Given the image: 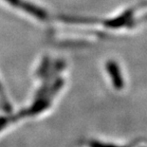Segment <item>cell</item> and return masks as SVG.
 Instances as JSON below:
<instances>
[{"label":"cell","instance_id":"1","mask_svg":"<svg viewBox=\"0 0 147 147\" xmlns=\"http://www.w3.org/2000/svg\"><path fill=\"white\" fill-rule=\"evenodd\" d=\"M7 2L10 3L11 5L14 6V7H18V8H21L22 10H24L25 11L29 12L30 14H34L37 11V7L34 6L32 4H30V3H27V2H24L22 0H6Z\"/></svg>","mask_w":147,"mask_h":147},{"label":"cell","instance_id":"2","mask_svg":"<svg viewBox=\"0 0 147 147\" xmlns=\"http://www.w3.org/2000/svg\"><path fill=\"white\" fill-rule=\"evenodd\" d=\"M0 96H1V100H2L3 105H4V107L9 109V108H10V105H9V102L6 101V96L4 95V92H3L1 86H0Z\"/></svg>","mask_w":147,"mask_h":147}]
</instances>
